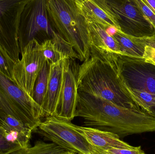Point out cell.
<instances>
[{
    "label": "cell",
    "mask_w": 155,
    "mask_h": 154,
    "mask_svg": "<svg viewBox=\"0 0 155 154\" xmlns=\"http://www.w3.org/2000/svg\"><path fill=\"white\" fill-rule=\"evenodd\" d=\"M77 117L83 119L84 127L113 133L120 138L155 132V117L140 108L122 107L78 91Z\"/></svg>",
    "instance_id": "cell-1"
},
{
    "label": "cell",
    "mask_w": 155,
    "mask_h": 154,
    "mask_svg": "<svg viewBox=\"0 0 155 154\" xmlns=\"http://www.w3.org/2000/svg\"><path fill=\"white\" fill-rule=\"evenodd\" d=\"M78 91L126 108H140L131 98L117 69L90 57L79 66Z\"/></svg>",
    "instance_id": "cell-2"
},
{
    "label": "cell",
    "mask_w": 155,
    "mask_h": 154,
    "mask_svg": "<svg viewBox=\"0 0 155 154\" xmlns=\"http://www.w3.org/2000/svg\"><path fill=\"white\" fill-rule=\"evenodd\" d=\"M46 8L54 31L72 45L81 61L88 60L90 52L87 24L75 0H46Z\"/></svg>",
    "instance_id": "cell-3"
},
{
    "label": "cell",
    "mask_w": 155,
    "mask_h": 154,
    "mask_svg": "<svg viewBox=\"0 0 155 154\" xmlns=\"http://www.w3.org/2000/svg\"><path fill=\"white\" fill-rule=\"evenodd\" d=\"M36 132L45 140L64 151L77 154H100L79 132L77 126L56 116L45 118Z\"/></svg>",
    "instance_id": "cell-4"
},
{
    "label": "cell",
    "mask_w": 155,
    "mask_h": 154,
    "mask_svg": "<svg viewBox=\"0 0 155 154\" xmlns=\"http://www.w3.org/2000/svg\"><path fill=\"white\" fill-rule=\"evenodd\" d=\"M119 28L127 36L136 38L155 36V30L136 0H105Z\"/></svg>",
    "instance_id": "cell-5"
},
{
    "label": "cell",
    "mask_w": 155,
    "mask_h": 154,
    "mask_svg": "<svg viewBox=\"0 0 155 154\" xmlns=\"http://www.w3.org/2000/svg\"><path fill=\"white\" fill-rule=\"evenodd\" d=\"M46 62L36 39L25 44L21 58L15 61L12 74V81L26 95L32 98L35 81Z\"/></svg>",
    "instance_id": "cell-6"
},
{
    "label": "cell",
    "mask_w": 155,
    "mask_h": 154,
    "mask_svg": "<svg viewBox=\"0 0 155 154\" xmlns=\"http://www.w3.org/2000/svg\"><path fill=\"white\" fill-rule=\"evenodd\" d=\"M118 75L129 88L155 95V66L144 58L121 55L117 61Z\"/></svg>",
    "instance_id": "cell-7"
},
{
    "label": "cell",
    "mask_w": 155,
    "mask_h": 154,
    "mask_svg": "<svg viewBox=\"0 0 155 154\" xmlns=\"http://www.w3.org/2000/svg\"><path fill=\"white\" fill-rule=\"evenodd\" d=\"M86 22L90 57L98 59L117 69L118 58L124 54L115 39L108 33L109 29L96 23Z\"/></svg>",
    "instance_id": "cell-8"
},
{
    "label": "cell",
    "mask_w": 155,
    "mask_h": 154,
    "mask_svg": "<svg viewBox=\"0 0 155 154\" xmlns=\"http://www.w3.org/2000/svg\"><path fill=\"white\" fill-rule=\"evenodd\" d=\"M79 66L74 59L64 58L62 85L56 116L69 121L75 117Z\"/></svg>",
    "instance_id": "cell-9"
},
{
    "label": "cell",
    "mask_w": 155,
    "mask_h": 154,
    "mask_svg": "<svg viewBox=\"0 0 155 154\" xmlns=\"http://www.w3.org/2000/svg\"><path fill=\"white\" fill-rule=\"evenodd\" d=\"M0 87L20 108L36 132L44 118V113L33 99L0 72Z\"/></svg>",
    "instance_id": "cell-10"
},
{
    "label": "cell",
    "mask_w": 155,
    "mask_h": 154,
    "mask_svg": "<svg viewBox=\"0 0 155 154\" xmlns=\"http://www.w3.org/2000/svg\"><path fill=\"white\" fill-rule=\"evenodd\" d=\"M25 33L27 44L35 39L40 33H43L49 39H52L54 30L48 17L46 0L29 1Z\"/></svg>",
    "instance_id": "cell-11"
},
{
    "label": "cell",
    "mask_w": 155,
    "mask_h": 154,
    "mask_svg": "<svg viewBox=\"0 0 155 154\" xmlns=\"http://www.w3.org/2000/svg\"><path fill=\"white\" fill-rule=\"evenodd\" d=\"M78 11L86 21L119 30L118 25L105 0H75Z\"/></svg>",
    "instance_id": "cell-12"
},
{
    "label": "cell",
    "mask_w": 155,
    "mask_h": 154,
    "mask_svg": "<svg viewBox=\"0 0 155 154\" xmlns=\"http://www.w3.org/2000/svg\"><path fill=\"white\" fill-rule=\"evenodd\" d=\"M64 58L50 64L47 95L43 108L45 118L56 116L62 85Z\"/></svg>",
    "instance_id": "cell-13"
},
{
    "label": "cell",
    "mask_w": 155,
    "mask_h": 154,
    "mask_svg": "<svg viewBox=\"0 0 155 154\" xmlns=\"http://www.w3.org/2000/svg\"><path fill=\"white\" fill-rule=\"evenodd\" d=\"M77 128L88 143L100 154L112 148L126 147L129 144L117 135L92 127L78 126Z\"/></svg>",
    "instance_id": "cell-14"
},
{
    "label": "cell",
    "mask_w": 155,
    "mask_h": 154,
    "mask_svg": "<svg viewBox=\"0 0 155 154\" xmlns=\"http://www.w3.org/2000/svg\"><path fill=\"white\" fill-rule=\"evenodd\" d=\"M2 127L9 141L19 145L21 148L30 147L33 132L22 122L12 116L7 115L5 118Z\"/></svg>",
    "instance_id": "cell-15"
},
{
    "label": "cell",
    "mask_w": 155,
    "mask_h": 154,
    "mask_svg": "<svg viewBox=\"0 0 155 154\" xmlns=\"http://www.w3.org/2000/svg\"><path fill=\"white\" fill-rule=\"evenodd\" d=\"M111 34L117 42L124 55L133 58H143L145 47L134 42L129 36L116 29H114L113 33Z\"/></svg>",
    "instance_id": "cell-16"
},
{
    "label": "cell",
    "mask_w": 155,
    "mask_h": 154,
    "mask_svg": "<svg viewBox=\"0 0 155 154\" xmlns=\"http://www.w3.org/2000/svg\"><path fill=\"white\" fill-rule=\"evenodd\" d=\"M50 67V63L46 61L37 77L33 93V99L42 110L43 113L44 106L47 95Z\"/></svg>",
    "instance_id": "cell-17"
},
{
    "label": "cell",
    "mask_w": 155,
    "mask_h": 154,
    "mask_svg": "<svg viewBox=\"0 0 155 154\" xmlns=\"http://www.w3.org/2000/svg\"><path fill=\"white\" fill-rule=\"evenodd\" d=\"M0 111L5 116H12L22 122L25 125L31 128L33 132L32 127L28 119L20 110L17 105L9 98L0 87Z\"/></svg>",
    "instance_id": "cell-18"
},
{
    "label": "cell",
    "mask_w": 155,
    "mask_h": 154,
    "mask_svg": "<svg viewBox=\"0 0 155 154\" xmlns=\"http://www.w3.org/2000/svg\"><path fill=\"white\" fill-rule=\"evenodd\" d=\"M125 87L133 101L141 109L155 117V95Z\"/></svg>",
    "instance_id": "cell-19"
},
{
    "label": "cell",
    "mask_w": 155,
    "mask_h": 154,
    "mask_svg": "<svg viewBox=\"0 0 155 154\" xmlns=\"http://www.w3.org/2000/svg\"><path fill=\"white\" fill-rule=\"evenodd\" d=\"M64 151L52 143L38 141L31 147L21 148L9 154H59Z\"/></svg>",
    "instance_id": "cell-20"
},
{
    "label": "cell",
    "mask_w": 155,
    "mask_h": 154,
    "mask_svg": "<svg viewBox=\"0 0 155 154\" xmlns=\"http://www.w3.org/2000/svg\"><path fill=\"white\" fill-rule=\"evenodd\" d=\"M41 46L46 61L50 64H54L64 58L51 39L45 40Z\"/></svg>",
    "instance_id": "cell-21"
},
{
    "label": "cell",
    "mask_w": 155,
    "mask_h": 154,
    "mask_svg": "<svg viewBox=\"0 0 155 154\" xmlns=\"http://www.w3.org/2000/svg\"><path fill=\"white\" fill-rule=\"evenodd\" d=\"M53 42L60 53L64 58H77L80 60V57L71 44L63 39L55 31L54 32L52 39H51Z\"/></svg>",
    "instance_id": "cell-22"
},
{
    "label": "cell",
    "mask_w": 155,
    "mask_h": 154,
    "mask_svg": "<svg viewBox=\"0 0 155 154\" xmlns=\"http://www.w3.org/2000/svg\"><path fill=\"white\" fill-rule=\"evenodd\" d=\"M15 62L0 41V72L11 80L12 71Z\"/></svg>",
    "instance_id": "cell-23"
},
{
    "label": "cell",
    "mask_w": 155,
    "mask_h": 154,
    "mask_svg": "<svg viewBox=\"0 0 155 154\" xmlns=\"http://www.w3.org/2000/svg\"><path fill=\"white\" fill-rule=\"evenodd\" d=\"M21 148L19 145L9 141L4 130L0 126V154H9Z\"/></svg>",
    "instance_id": "cell-24"
},
{
    "label": "cell",
    "mask_w": 155,
    "mask_h": 154,
    "mask_svg": "<svg viewBox=\"0 0 155 154\" xmlns=\"http://www.w3.org/2000/svg\"><path fill=\"white\" fill-rule=\"evenodd\" d=\"M103 154H146L141 146H134L129 145L126 147L112 148L105 151Z\"/></svg>",
    "instance_id": "cell-25"
},
{
    "label": "cell",
    "mask_w": 155,
    "mask_h": 154,
    "mask_svg": "<svg viewBox=\"0 0 155 154\" xmlns=\"http://www.w3.org/2000/svg\"><path fill=\"white\" fill-rule=\"evenodd\" d=\"M22 2L17 0H0V33L2 32V20L3 16L12 7L20 4Z\"/></svg>",
    "instance_id": "cell-26"
},
{
    "label": "cell",
    "mask_w": 155,
    "mask_h": 154,
    "mask_svg": "<svg viewBox=\"0 0 155 154\" xmlns=\"http://www.w3.org/2000/svg\"><path fill=\"white\" fill-rule=\"evenodd\" d=\"M145 15L146 16L150 23L153 25L155 30V13L151 8L145 2L144 0H136Z\"/></svg>",
    "instance_id": "cell-27"
},
{
    "label": "cell",
    "mask_w": 155,
    "mask_h": 154,
    "mask_svg": "<svg viewBox=\"0 0 155 154\" xmlns=\"http://www.w3.org/2000/svg\"><path fill=\"white\" fill-rule=\"evenodd\" d=\"M131 40L134 42L142 46H148L155 49V36L148 38H136L130 37Z\"/></svg>",
    "instance_id": "cell-28"
},
{
    "label": "cell",
    "mask_w": 155,
    "mask_h": 154,
    "mask_svg": "<svg viewBox=\"0 0 155 154\" xmlns=\"http://www.w3.org/2000/svg\"><path fill=\"white\" fill-rule=\"evenodd\" d=\"M143 58L147 62L152 63L155 66V49L146 46Z\"/></svg>",
    "instance_id": "cell-29"
},
{
    "label": "cell",
    "mask_w": 155,
    "mask_h": 154,
    "mask_svg": "<svg viewBox=\"0 0 155 154\" xmlns=\"http://www.w3.org/2000/svg\"><path fill=\"white\" fill-rule=\"evenodd\" d=\"M155 13V0H144Z\"/></svg>",
    "instance_id": "cell-30"
},
{
    "label": "cell",
    "mask_w": 155,
    "mask_h": 154,
    "mask_svg": "<svg viewBox=\"0 0 155 154\" xmlns=\"http://www.w3.org/2000/svg\"><path fill=\"white\" fill-rule=\"evenodd\" d=\"M5 117V116L0 111V126L2 127V126L3 122Z\"/></svg>",
    "instance_id": "cell-31"
},
{
    "label": "cell",
    "mask_w": 155,
    "mask_h": 154,
    "mask_svg": "<svg viewBox=\"0 0 155 154\" xmlns=\"http://www.w3.org/2000/svg\"><path fill=\"white\" fill-rule=\"evenodd\" d=\"M72 152H68V151H65L59 154H71Z\"/></svg>",
    "instance_id": "cell-32"
},
{
    "label": "cell",
    "mask_w": 155,
    "mask_h": 154,
    "mask_svg": "<svg viewBox=\"0 0 155 154\" xmlns=\"http://www.w3.org/2000/svg\"><path fill=\"white\" fill-rule=\"evenodd\" d=\"M71 154H77L76 153H75L73 152H72L71 153Z\"/></svg>",
    "instance_id": "cell-33"
}]
</instances>
